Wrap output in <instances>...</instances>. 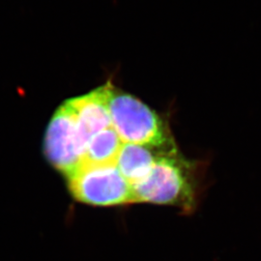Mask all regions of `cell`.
<instances>
[{"instance_id":"3","label":"cell","mask_w":261,"mask_h":261,"mask_svg":"<svg viewBox=\"0 0 261 261\" xmlns=\"http://www.w3.org/2000/svg\"><path fill=\"white\" fill-rule=\"evenodd\" d=\"M68 180L72 195L84 203L112 206L137 202L133 186L116 166H82Z\"/></svg>"},{"instance_id":"2","label":"cell","mask_w":261,"mask_h":261,"mask_svg":"<svg viewBox=\"0 0 261 261\" xmlns=\"http://www.w3.org/2000/svg\"><path fill=\"white\" fill-rule=\"evenodd\" d=\"M137 202L176 205L191 209L195 192L186 165L176 154L162 155L148 176L134 185Z\"/></svg>"},{"instance_id":"4","label":"cell","mask_w":261,"mask_h":261,"mask_svg":"<svg viewBox=\"0 0 261 261\" xmlns=\"http://www.w3.org/2000/svg\"><path fill=\"white\" fill-rule=\"evenodd\" d=\"M45 152L48 162L67 178L81 166L82 156L77 147L75 112L70 100L61 105L48 123Z\"/></svg>"},{"instance_id":"1","label":"cell","mask_w":261,"mask_h":261,"mask_svg":"<svg viewBox=\"0 0 261 261\" xmlns=\"http://www.w3.org/2000/svg\"><path fill=\"white\" fill-rule=\"evenodd\" d=\"M110 114L112 127L123 143L176 154L168 130L157 113L136 97L120 92L114 86L110 99Z\"/></svg>"},{"instance_id":"6","label":"cell","mask_w":261,"mask_h":261,"mask_svg":"<svg viewBox=\"0 0 261 261\" xmlns=\"http://www.w3.org/2000/svg\"><path fill=\"white\" fill-rule=\"evenodd\" d=\"M154 151L148 146L123 143L116 167L132 186L147 177L158 159L164 155L156 154Z\"/></svg>"},{"instance_id":"7","label":"cell","mask_w":261,"mask_h":261,"mask_svg":"<svg viewBox=\"0 0 261 261\" xmlns=\"http://www.w3.org/2000/svg\"><path fill=\"white\" fill-rule=\"evenodd\" d=\"M123 142L113 128H108L95 135L89 141L81 166H116Z\"/></svg>"},{"instance_id":"5","label":"cell","mask_w":261,"mask_h":261,"mask_svg":"<svg viewBox=\"0 0 261 261\" xmlns=\"http://www.w3.org/2000/svg\"><path fill=\"white\" fill-rule=\"evenodd\" d=\"M112 88V84L107 83L90 93L71 99L75 108L76 140L82 158L94 136L112 127L110 99Z\"/></svg>"}]
</instances>
